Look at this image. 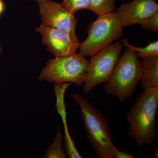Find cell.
<instances>
[{"instance_id":"cell-1","label":"cell","mask_w":158,"mask_h":158,"mask_svg":"<svg viewBox=\"0 0 158 158\" xmlns=\"http://www.w3.org/2000/svg\"><path fill=\"white\" fill-rule=\"evenodd\" d=\"M158 107V87L144 89L127 114V135L139 147L151 145L155 140Z\"/></svg>"},{"instance_id":"cell-2","label":"cell","mask_w":158,"mask_h":158,"mask_svg":"<svg viewBox=\"0 0 158 158\" xmlns=\"http://www.w3.org/2000/svg\"><path fill=\"white\" fill-rule=\"evenodd\" d=\"M71 97L81 108L85 131L90 146L99 158H116V148L107 122L87 99L79 93Z\"/></svg>"},{"instance_id":"cell-3","label":"cell","mask_w":158,"mask_h":158,"mask_svg":"<svg viewBox=\"0 0 158 158\" xmlns=\"http://www.w3.org/2000/svg\"><path fill=\"white\" fill-rule=\"evenodd\" d=\"M141 63L135 51L128 48L119 57L104 89L120 102L132 97L141 79Z\"/></svg>"},{"instance_id":"cell-4","label":"cell","mask_w":158,"mask_h":158,"mask_svg":"<svg viewBox=\"0 0 158 158\" xmlns=\"http://www.w3.org/2000/svg\"><path fill=\"white\" fill-rule=\"evenodd\" d=\"M123 28L115 12L98 16L88 26V37L80 43L78 54L83 57H91L120 39L123 36Z\"/></svg>"},{"instance_id":"cell-5","label":"cell","mask_w":158,"mask_h":158,"mask_svg":"<svg viewBox=\"0 0 158 158\" xmlns=\"http://www.w3.org/2000/svg\"><path fill=\"white\" fill-rule=\"evenodd\" d=\"M89 61L78 53L50 59L38 79L54 84L69 82L84 85Z\"/></svg>"},{"instance_id":"cell-6","label":"cell","mask_w":158,"mask_h":158,"mask_svg":"<svg viewBox=\"0 0 158 158\" xmlns=\"http://www.w3.org/2000/svg\"><path fill=\"white\" fill-rule=\"evenodd\" d=\"M123 46L121 41H117L90 57L84 84L85 94L108 81L119 59Z\"/></svg>"},{"instance_id":"cell-7","label":"cell","mask_w":158,"mask_h":158,"mask_svg":"<svg viewBox=\"0 0 158 158\" xmlns=\"http://www.w3.org/2000/svg\"><path fill=\"white\" fill-rule=\"evenodd\" d=\"M35 31L42 36V42L48 51L55 57L76 53L81 43L76 34L41 23Z\"/></svg>"},{"instance_id":"cell-8","label":"cell","mask_w":158,"mask_h":158,"mask_svg":"<svg viewBox=\"0 0 158 158\" xmlns=\"http://www.w3.org/2000/svg\"><path fill=\"white\" fill-rule=\"evenodd\" d=\"M37 2L43 24L76 34L78 20L75 15L52 0H39Z\"/></svg>"},{"instance_id":"cell-9","label":"cell","mask_w":158,"mask_h":158,"mask_svg":"<svg viewBox=\"0 0 158 158\" xmlns=\"http://www.w3.org/2000/svg\"><path fill=\"white\" fill-rule=\"evenodd\" d=\"M158 12L155 0H133L122 3L115 12L123 28L140 24Z\"/></svg>"},{"instance_id":"cell-10","label":"cell","mask_w":158,"mask_h":158,"mask_svg":"<svg viewBox=\"0 0 158 158\" xmlns=\"http://www.w3.org/2000/svg\"><path fill=\"white\" fill-rule=\"evenodd\" d=\"M141 87L143 89L158 87V56L142 59Z\"/></svg>"},{"instance_id":"cell-11","label":"cell","mask_w":158,"mask_h":158,"mask_svg":"<svg viewBox=\"0 0 158 158\" xmlns=\"http://www.w3.org/2000/svg\"><path fill=\"white\" fill-rule=\"evenodd\" d=\"M63 135L62 132L58 127L53 143L47 151L44 158H66L67 155L64 152V147L62 146Z\"/></svg>"},{"instance_id":"cell-12","label":"cell","mask_w":158,"mask_h":158,"mask_svg":"<svg viewBox=\"0 0 158 158\" xmlns=\"http://www.w3.org/2000/svg\"><path fill=\"white\" fill-rule=\"evenodd\" d=\"M89 10L98 16L115 12V0H89Z\"/></svg>"},{"instance_id":"cell-13","label":"cell","mask_w":158,"mask_h":158,"mask_svg":"<svg viewBox=\"0 0 158 158\" xmlns=\"http://www.w3.org/2000/svg\"><path fill=\"white\" fill-rule=\"evenodd\" d=\"M123 45L127 47L133 51H135L139 58H143L146 57L158 56V41L151 43L144 48H138L131 45L129 43L127 39L121 40Z\"/></svg>"},{"instance_id":"cell-14","label":"cell","mask_w":158,"mask_h":158,"mask_svg":"<svg viewBox=\"0 0 158 158\" xmlns=\"http://www.w3.org/2000/svg\"><path fill=\"white\" fill-rule=\"evenodd\" d=\"M61 5L66 10L75 15L79 10L89 9V0H62Z\"/></svg>"},{"instance_id":"cell-15","label":"cell","mask_w":158,"mask_h":158,"mask_svg":"<svg viewBox=\"0 0 158 158\" xmlns=\"http://www.w3.org/2000/svg\"><path fill=\"white\" fill-rule=\"evenodd\" d=\"M141 27L144 30L152 33L158 32V12L153 16L148 19L141 24Z\"/></svg>"},{"instance_id":"cell-16","label":"cell","mask_w":158,"mask_h":158,"mask_svg":"<svg viewBox=\"0 0 158 158\" xmlns=\"http://www.w3.org/2000/svg\"><path fill=\"white\" fill-rule=\"evenodd\" d=\"M135 156L130 152H125L116 149V158H134Z\"/></svg>"},{"instance_id":"cell-17","label":"cell","mask_w":158,"mask_h":158,"mask_svg":"<svg viewBox=\"0 0 158 158\" xmlns=\"http://www.w3.org/2000/svg\"><path fill=\"white\" fill-rule=\"evenodd\" d=\"M5 4L2 0H0V15L4 12L5 10Z\"/></svg>"},{"instance_id":"cell-18","label":"cell","mask_w":158,"mask_h":158,"mask_svg":"<svg viewBox=\"0 0 158 158\" xmlns=\"http://www.w3.org/2000/svg\"><path fill=\"white\" fill-rule=\"evenodd\" d=\"M154 156L156 158L158 157V150H157L156 151V152L155 153Z\"/></svg>"},{"instance_id":"cell-19","label":"cell","mask_w":158,"mask_h":158,"mask_svg":"<svg viewBox=\"0 0 158 158\" xmlns=\"http://www.w3.org/2000/svg\"><path fill=\"white\" fill-rule=\"evenodd\" d=\"M2 47L0 45V56L2 55Z\"/></svg>"},{"instance_id":"cell-20","label":"cell","mask_w":158,"mask_h":158,"mask_svg":"<svg viewBox=\"0 0 158 158\" xmlns=\"http://www.w3.org/2000/svg\"><path fill=\"white\" fill-rule=\"evenodd\" d=\"M31 1H35V2H38V1H39V0H31Z\"/></svg>"},{"instance_id":"cell-21","label":"cell","mask_w":158,"mask_h":158,"mask_svg":"<svg viewBox=\"0 0 158 158\" xmlns=\"http://www.w3.org/2000/svg\"></svg>"}]
</instances>
